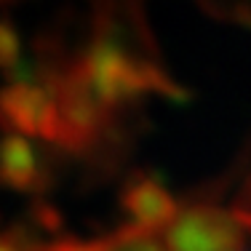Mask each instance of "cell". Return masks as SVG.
Wrapping results in <instances>:
<instances>
[{
	"instance_id": "obj_1",
	"label": "cell",
	"mask_w": 251,
	"mask_h": 251,
	"mask_svg": "<svg viewBox=\"0 0 251 251\" xmlns=\"http://www.w3.org/2000/svg\"><path fill=\"white\" fill-rule=\"evenodd\" d=\"M77 67H80L86 83L91 86V91L110 110L131 101L139 94L158 91V94L171 97L176 91L174 83L155 64L131 56L128 51H123L112 40H97L86 51V56L77 62Z\"/></svg>"
},
{
	"instance_id": "obj_2",
	"label": "cell",
	"mask_w": 251,
	"mask_h": 251,
	"mask_svg": "<svg viewBox=\"0 0 251 251\" xmlns=\"http://www.w3.org/2000/svg\"><path fill=\"white\" fill-rule=\"evenodd\" d=\"M163 243L166 251H246V227L235 211L198 203L176 214Z\"/></svg>"
},
{
	"instance_id": "obj_3",
	"label": "cell",
	"mask_w": 251,
	"mask_h": 251,
	"mask_svg": "<svg viewBox=\"0 0 251 251\" xmlns=\"http://www.w3.org/2000/svg\"><path fill=\"white\" fill-rule=\"evenodd\" d=\"M3 115L5 126L14 134L40 136L56 142V101L51 88L29 80H14L3 91Z\"/></svg>"
},
{
	"instance_id": "obj_4",
	"label": "cell",
	"mask_w": 251,
	"mask_h": 251,
	"mask_svg": "<svg viewBox=\"0 0 251 251\" xmlns=\"http://www.w3.org/2000/svg\"><path fill=\"white\" fill-rule=\"evenodd\" d=\"M121 206L128 217V227L139 232H163L179 214L174 195L155 179L131 182L121 198Z\"/></svg>"
},
{
	"instance_id": "obj_5",
	"label": "cell",
	"mask_w": 251,
	"mask_h": 251,
	"mask_svg": "<svg viewBox=\"0 0 251 251\" xmlns=\"http://www.w3.org/2000/svg\"><path fill=\"white\" fill-rule=\"evenodd\" d=\"M3 179L14 190H35L43 184V169L38 163V152L32 150L25 134L11 131L3 142Z\"/></svg>"
},
{
	"instance_id": "obj_6",
	"label": "cell",
	"mask_w": 251,
	"mask_h": 251,
	"mask_svg": "<svg viewBox=\"0 0 251 251\" xmlns=\"http://www.w3.org/2000/svg\"><path fill=\"white\" fill-rule=\"evenodd\" d=\"M0 46H3V67L8 75H14L16 70V62H19V40H16V32L11 25L3 27V35H0Z\"/></svg>"
}]
</instances>
